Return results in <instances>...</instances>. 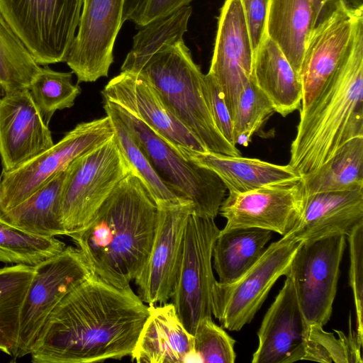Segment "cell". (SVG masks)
I'll return each instance as SVG.
<instances>
[{
  "instance_id": "obj_1",
  "label": "cell",
  "mask_w": 363,
  "mask_h": 363,
  "mask_svg": "<svg viewBox=\"0 0 363 363\" xmlns=\"http://www.w3.org/2000/svg\"><path fill=\"white\" fill-rule=\"evenodd\" d=\"M149 306L93 274L57 305L30 354L33 363H91L130 355Z\"/></svg>"
},
{
  "instance_id": "obj_2",
  "label": "cell",
  "mask_w": 363,
  "mask_h": 363,
  "mask_svg": "<svg viewBox=\"0 0 363 363\" xmlns=\"http://www.w3.org/2000/svg\"><path fill=\"white\" fill-rule=\"evenodd\" d=\"M157 218L158 206L133 170L89 223L69 237L94 276L118 289H130L148 259Z\"/></svg>"
},
{
  "instance_id": "obj_3",
  "label": "cell",
  "mask_w": 363,
  "mask_h": 363,
  "mask_svg": "<svg viewBox=\"0 0 363 363\" xmlns=\"http://www.w3.org/2000/svg\"><path fill=\"white\" fill-rule=\"evenodd\" d=\"M357 137H363V27L347 60L299 111L288 164L301 177L309 174Z\"/></svg>"
},
{
  "instance_id": "obj_4",
  "label": "cell",
  "mask_w": 363,
  "mask_h": 363,
  "mask_svg": "<svg viewBox=\"0 0 363 363\" xmlns=\"http://www.w3.org/2000/svg\"><path fill=\"white\" fill-rule=\"evenodd\" d=\"M135 74L152 85L168 108L208 151L240 155L215 124L204 95V74L194 62L184 40L162 48Z\"/></svg>"
},
{
  "instance_id": "obj_5",
  "label": "cell",
  "mask_w": 363,
  "mask_h": 363,
  "mask_svg": "<svg viewBox=\"0 0 363 363\" xmlns=\"http://www.w3.org/2000/svg\"><path fill=\"white\" fill-rule=\"evenodd\" d=\"M103 101L128 128L165 184L179 197L192 203L193 213L215 219L227 190L218 175L184 157L177 148L122 106Z\"/></svg>"
},
{
  "instance_id": "obj_6",
  "label": "cell",
  "mask_w": 363,
  "mask_h": 363,
  "mask_svg": "<svg viewBox=\"0 0 363 363\" xmlns=\"http://www.w3.org/2000/svg\"><path fill=\"white\" fill-rule=\"evenodd\" d=\"M133 171L115 135L74 160L65 169L61 191V218L66 235L82 229Z\"/></svg>"
},
{
  "instance_id": "obj_7",
  "label": "cell",
  "mask_w": 363,
  "mask_h": 363,
  "mask_svg": "<svg viewBox=\"0 0 363 363\" xmlns=\"http://www.w3.org/2000/svg\"><path fill=\"white\" fill-rule=\"evenodd\" d=\"M84 0H0V13L39 65L65 62Z\"/></svg>"
},
{
  "instance_id": "obj_8",
  "label": "cell",
  "mask_w": 363,
  "mask_h": 363,
  "mask_svg": "<svg viewBox=\"0 0 363 363\" xmlns=\"http://www.w3.org/2000/svg\"><path fill=\"white\" fill-rule=\"evenodd\" d=\"M301 242L291 233L272 242L259 259L230 284L215 282L211 294L212 314L230 331L251 322L276 281L285 276Z\"/></svg>"
},
{
  "instance_id": "obj_9",
  "label": "cell",
  "mask_w": 363,
  "mask_h": 363,
  "mask_svg": "<svg viewBox=\"0 0 363 363\" xmlns=\"http://www.w3.org/2000/svg\"><path fill=\"white\" fill-rule=\"evenodd\" d=\"M219 233L214 218L189 214L171 300L192 335L202 319L212 316L213 250Z\"/></svg>"
},
{
  "instance_id": "obj_10",
  "label": "cell",
  "mask_w": 363,
  "mask_h": 363,
  "mask_svg": "<svg viewBox=\"0 0 363 363\" xmlns=\"http://www.w3.org/2000/svg\"><path fill=\"white\" fill-rule=\"evenodd\" d=\"M34 268L21 308L14 359L30 354L39 332L57 305L92 275L84 257L73 246H66Z\"/></svg>"
},
{
  "instance_id": "obj_11",
  "label": "cell",
  "mask_w": 363,
  "mask_h": 363,
  "mask_svg": "<svg viewBox=\"0 0 363 363\" xmlns=\"http://www.w3.org/2000/svg\"><path fill=\"white\" fill-rule=\"evenodd\" d=\"M114 135L109 116L77 124L57 143L18 167L3 171L4 213L16 206L57 173L65 171L77 157Z\"/></svg>"
},
{
  "instance_id": "obj_12",
  "label": "cell",
  "mask_w": 363,
  "mask_h": 363,
  "mask_svg": "<svg viewBox=\"0 0 363 363\" xmlns=\"http://www.w3.org/2000/svg\"><path fill=\"white\" fill-rule=\"evenodd\" d=\"M346 238L301 242L294 257L288 273L308 325L323 327L330 318Z\"/></svg>"
},
{
  "instance_id": "obj_13",
  "label": "cell",
  "mask_w": 363,
  "mask_h": 363,
  "mask_svg": "<svg viewBox=\"0 0 363 363\" xmlns=\"http://www.w3.org/2000/svg\"><path fill=\"white\" fill-rule=\"evenodd\" d=\"M363 10H352L342 2L320 21L308 37L300 72L302 100L306 109L328 79L351 55L359 29Z\"/></svg>"
},
{
  "instance_id": "obj_14",
  "label": "cell",
  "mask_w": 363,
  "mask_h": 363,
  "mask_svg": "<svg viewBox=\"0 0 363 363\" xmlns=\"http://www.w3.org/2000/svg\"><path fill=\"white\" fill-rule=\"evenodd\" d=\"M304 197L301 178L228 194L219 208L226 219L221 230L257 228L285 236L299 220Z\"/></svg>"
},
{
  "instance_id": "obj_15",
  "label": "cell",
  "mask_w": 363,
  "mask_h": 363,
  "mask_svg": "<svg viewBox=\"0 0 363 363\" xmlns=\"http://www.w3.org/2000/svg\"><path fill=\"white\" fill-rule=\"evenodd\" d=\"M125 0H84L78 32L65 62L77 82H94L108 77L113 62V46L123 25Z\"/></svg>"
},
{
  "instance_id": "obj_16",
  "label": "cell",
  "mask_w": 363,
  "mask_h": 363,
  "mask_svg": "<svg viewBox=\"0 0 363 363\" xmlns=\"http://www.w3.org/2000/svg\"><path fill=\"white\" fill-rule=\"evenodd\" d=\"M191 203L158 206L155 238L148 259L135 279L138 296L149 306L171 299Z\"/></svg>"
},
{
  "instance_id": "obj_17",
  "label": "cell",
  "mask_w": 363,
  "mask_h": 363,
  "mask_svg": "<svg viewBox=\"0 0 363 363\" xmlns=\"http://www.w3.org/2000/svg\"><path fill=\"white\" fill-rule=\"evenodd\" d=\"M252 65L253 52L240 1L225 0L218 17L208 73L223 91L232 121Z\"/></svg>"
},
{
  "instance_id": "obj_18",
  "label": "cell",
  "mask_w": 363,
  "mask_h": 363,
  "mask_svg": "<svg viewBox=\"0 0 363 363\" xmlns=\"http://www.w3.org/2000/svg\"><path fill=\"white\" fill-rule=\"evenodd\" d=\"M101 95L103 100L122 106L178 150L208 151L140 74L121 72L104 86Z\"/></svg>"
},
{
  "instance_id": "obj_19",
  "label": "cell",
  "mask_w": 363,
  "mask_h": 363,
  "mask_svg": "<svg viewBox=\"0 0 363 363\" xmlns=\"http://www.w3.org/2000/svg\"><path fill=\"white\" fill-rule=\"evenodd\" d=\"M54 144L48 125L28 89L0 98V156L3 171L13 170Z\"/></svg>"
},
{
  "instance_id": "obj_20",
  "label": "cell",
  "mask_w": 363,
  "mask_h": 363,
  "mask_svg": "<svg viewBox=\"0 0 363 363\" xmlns=\"http://www.w3.org/2000/svg\"><path fill=\"white\" fill-rule=\"evenodd\" d=\"M276 296L257 332L252 363H289L302 360L308 325L299 306L291 275Z\"/></svg>"
},
{
  "instance_id": "obj_21",
  "label": "cell",
  "mask_w": 363,
  "mask_h": 363,
  "mask_svg": "<svg viewBox=\"0 0 363 363\" xmlns=\"http://www.w3.org/2000/svg\"><path fill=\"white\" fill-rule=\"evenodd\" d=\"M363 222V188L314 194L304 197L296 226L291 232L301 242L348 236Z\"/></svg>"
},
{
  "instance_id": "obj_22",
  "label": "cell",
  "mask_w": 363,
  "mask_h": 363,
  "mask_svg": "<svg viewBox=\"0 0 363 363\" xmlns=\"http://www.w3.org/2000/svg\"><path fill=\"white\" fill-rule=\"evenodd\" d=\"M194 352V335L182 323L172 303L149 306V315L130 355L131 361L186 363Z\"/></svg>"
},
{
  "instance_id": "obj_23",
  "label": "cell",
  "mask_w": 363,
  "mask_h": 363,
  "mask_svg": "<svg viewBox=\"0 0 363 363\" xmlns=\"http://www.w3.org/2000/svg\"><path fill=\"white\" fill-rule=\"evenodd\" d=\"M179 150L186 158L216 174L228 190V194L245 193L301 178L289 164L279 165L256 158L210 151L201 152L183 147Z\"/></svg>"
},
{
  "instance_id": "obj_24",
  "label": "cell",
  "mask_w": 363,
  "mask_h": 363,
  "mask_svg": "<svg viewBox=\"0 0 363 363\" xmlns=\"http://www.w3.org/2000/svg\"><path fill=\"white\" fill-rule=\"evenodd\" d=\"M251 77L275 112L285 117L301 108V77L278 45L267 35L253 57Z\"/></svg>"
},
{
  "instance_id": "obj_25",
  "label": "cell",
  "mask_w": 363,
  "mask_h": 363,
  "mask_svg": "<svg viewBox=\"0 0 363 363\" xmlns=\"http://www.w3.org/2000/svg\"><path fill=\"white\" fill-rule=\"evenodd\" d=\"M314 27L312 0H270L266 34L299 77L306 43Z\"/></svg>"
},
{
  "instance_id": "obj_26",
  "label": "cell",
  "mask_w": 363,
  "mask_h": 363,
  "mask_svg": "<svg viewBox=\"0 0 363 363\" xmlns=\"http://www.w3.org/2000/svg\"><path fill=\"white\" fill-rule=\"evenodd\" d=\"M65 170L52 177L22 202L5 211L1 219L30 234L66 235L61 218V191Z\"/></svg>"
},
{
  "instance_id": "obj_27",
  "label": "cell",
  "mask_w": 363,
  "mask_h": 363,
  "mask_svg": "<svg viewBox=\"0 0 363 363\" xmlns=\"http://www.w3.org/2000/svg\"><path fill=\"white\" fill-rule=\"evenodd\" d=\"M272 232L257 228L220 233L213 250V267L218 282L230 284L246 272L261 257Z\"/></svg>"
},
{
  "instance_id": "obj_28",
  "label": "cell",
  "mask_w": 363,
  "mask_h": 363,
  "mask_svg": "<svg viewBox=\"0 0 363 363\" xmlns=\"http://www.w3.org/2000/svg\"><path fill=\"white\" fill-rule=\"evenodd\" d=\"M301 178L305 196L363 188V137L350 140L318 169Z\"/></svg>"
},
{
  "instance_id": "obj_29",
  "label": "cell",
  "mask_w": 363,
  "mask_h": 363,
  "mask_svg": "<svg viewBox=\"0 0 363 363\" xmlns=\"http://www.w3.org/2000/svg\"><path fill=\"white\" fill-rule=\"evenodd\" d=\"M191 13V7L185 6L140 27L133 37L132 48L121 72L138 73L141 67L162 48L184 40Z\"/></svg>"
},
{
  "instance_id": "obj_30",
  "label": "cell",
  "mask_w": 363,
  "mask_h": 363,
  "mask_svg": "<svg viewBox=\"0 0 363 363\" xmlns=\"http://www.w3.org/2000/svg\"><path fill=\"white\" fill-rule=\"evenodd\" d=\"M35 268L14 264L0 269V350L14 357L21 305Z\"/></svg>"
},
{
  "instance_id": "obj_31",
  "label": "cell",
  "mask_w": 363,
  "mask_h": 363,
  "mask_svg": "<svg viewBox=\"0 0 363 363\" xmlns=\"http://www.w3.org/2000/svg\"><path fill=\"white\" fill-rule=\"evenodd\" d=\"M41 67L0 13V98L29 89Z\"/></svg>"
},
{
  "instance_id": "obj_32",
  "label": "cell",
  "mask_w": 363,
  "mask_h": 363,
  "mask_svg": "<svg viewBox=\"0 0 363 363\" xmlns=\"http://www.w3.org/2000/svg\"><path fill=\"white\" fill-rule=\"evenodd\" d=\"M103 104L106 114L112 121L114 135L120 148L133 170L146 186L157 206L191 203L179 197L165 184L126 125L107 104Z\"/></svg>"
},
{
  "instance_id": "obj_33",
  "label": "cell",
  "mask_w": 363,
  "mask_h": 363,
  "mask_svg": "<svg viewBox=\"0 0 363 363\" xmlns=\"http://www.w3.org/2000/svg\"><path fill=\"white\" fill-rule=\"evenodd\" d=\"M65 247L55 237L28 233L0 218V262L35 267Z\"/></svg>"
},
{
  "instance_id": "obj_34",
  "label": "cell",
  "mask_w": 363,
  "mask_h": 363,
  "mask_svg": "<svg viewBox=\"0 0 363 363\" xmlns=\"http://www.w3.org/2000/svg\"><path fill=\"white\" fill-rule=\"evenodd\" d=\"M28 90L48 125L55 112L72 107L81 92L72 83V72L55 71L48 65L41 67Z\"/></svg>"
},
{
  "instance_id": "obj_35",
  "label": "cell",
  "mask_w": 363,
  "mask_h": 363,
  "mask_svg": "<svg viewBox=\"0 0 363 363\" xmlns=\"http://www.w3.org/2000/svg\"><path fill=\"white\" fill-rule=\"evenodd\" d=\"M274 112L268 98L250 77L241 92L233 119L234 145L247 147L252 137Z\"/></svg>"
},
{
  "instance_id": "obj_36",
  "label": "cell",
  "mask_w": 363,
  "mask_h": 363,
  "mask_svg": "<svg viewBox=\"0 0 363 363\" xmlns=\"http://www.w3.org/2000/svg\"><path fill=\"white\" fill-rule=\"evenodd\" d=\"M194 335V350L205 363H233L235 340L212 318H205L198 324Z\"/></svg>"
},
{
  "instance_id": "obj_37",
  "label": "cell",
  "mask_w": 363,
  "mask_h": 363,
  "mask_svg": "<svg viewBox=\"0 0 363 363\" xmlns=\"http://www.w3.org/2000/svg\"><path fill=\"white\" fill-rule=\"evenodd\" d=\"M349 333L346 336L340 330H334L338 335L336 338L333 333H328L323 327L308 325V337L314 340L330 362L336 363H362L360 349L362 341L351 326L349 318Z\"/></svg>"
},
{
  "instance_id": "obj_38",
  "label": "cell",
  "mask_w": 363,
  "mask_h": 363,
  "mask_svg": "<svg viewBox=\"0 0 363 363\" xmlns=\"http://www.w3.org/2000/svg\"><path fill=\"white\" fill-rule=\"evenodd\" d=\"M350 245L349 284L352 289L357 319V335L363 340V222L347 236Z\"/></svg>"
},
{
  "instance_id": "obj_39",
  "label": "cell",
  "mask_w": 363,
  "mask_h": 363,
  "mask_svg": "<svg viewBox=\"0 0 363 363\" xmlns=\"http://www.w3.org/2000/svg\"><path fill=\"white\" fill-rule=\"evenodd\" d=\"M204 95L215 124L223 136L232 145L233 121L223 91L216 79L210 74H204Z\"/></svg>"
},
{
  "instance_id": "obj_40",
  "label": "cell",
  "mask_w": 363,
  "mask_h": 363,
  "mask_svg": "<svg viewBox=\"0 0 363 363\" xmlns=\"http://www.w3.org/2000/svg\"><path fill=\"white\" fill-rule=\"evenodd\" d=\"M244 13L253 57L266 37L270 0H240Z\"/></svg>"
},
{
  "instance_id": "obj_41",
  "label": "cell",
  "mask_w": 363,
  "mask_h": 363,
  "mask_svg": "<svg viewBox=\"0 0 363 363\" xmlns=\"http://www.w3.org/2000/svg\"><path fill=\"white\" fill-rule=\"evenodd\" d=\"M193 0H147L144 6L132 21L143 27L158 18L171 13L180 8L188 6Z\"/></svg>"
},
{
  "instance_id": "obj_42",
  "label": "cell",
  "mask_w": 363,
  "mask_h": 363,
  "mask_svg": "<svg viewBox=\"0 0 363 363\" xmlns=\"http://www.w3.org/2000/svg\"><path fill=\"white\" fill-rule=\"evenodd\" d=\"M312 1L314 7L315 27L343 2L342 0H312Z\"/></svg>"
},
{
  "instance_id": "obj_43",
  "label": "cell",
  "mask_w": 363,
  "mask_h": 363,
  "mask_svg": "<svg viewBox=\"0 0 363 363\" xmlns=\"http://www.w3.org/2000/svg\"><path fill=\"white\" fill-rule=\"evenodd\" d=\"M147 0H125L123 11V23L133 21L138 14Z\"/></svg>"
},
{
  "instance_id": "obj_44",
  "label": "cell",
  "mask_w": 363,
  "mask_h": 363,
  "mask_svg": "<svg viewBox=\"0 0 363 363\" xmlns=\"http://www.w3.org/2000/svg\"><path fill=\"white\" fill-rule=\"evenodd\" d=\"M347 7L352 10H363V0H342Z\"/></svg>"
},
{
  "instance_id": "obj_45",
  "label": "cell",
  "mask_w": 363,
  "mask_h": 363,
  "mask_svg": "<svg viewBox=\"0 0 363 363\" xmlns=\"http://www.w3.org/2000/svg\"><path fill=\"white\" fill-rule=\"evenodd\" d=\"M2 199H3V189H2V185L1 182V178H0V218H1L2 215L4 214V211L2 208Z\"/></svg>"
},
{
  "instance_id": "obj_46",
  "label": "cell",
  "mask_w": 363,
  "mask_h": 363,
  "mask_svg": "<svg viewBox=\"0 0 363 363\" xmlns=\"http://www.w3.org/2000/svg\"><path fill=\"white\" fill-rule=\"evenodd\" d=\"M1 269V268H0Z\"/></svg>"
}]
</instances>
